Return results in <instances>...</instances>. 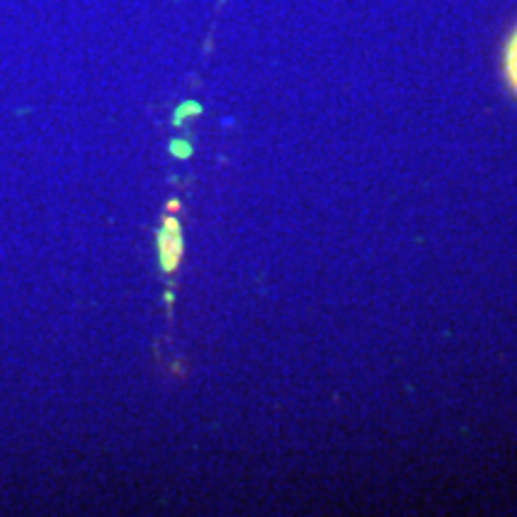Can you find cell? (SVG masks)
I'll return each instance as SVG.
<instances>
[{"label": "cell", "mask_w": 517, "mask_h": 517, "mask_svg": "<svg viewBox=\"0 0 517 517\" xmlns=\"http://www.w3.org/2000/svg\"><path fill=\"white\" fill-rule=\"evenodd\" d=\"M156 249H159V266L163 273H175L184 254L182 226L175 216L163 218V226L156 233Z\"/></svg>", "instance_id": "cell-1"}, {"label": "cell", "mask_w": 517, "mask_h": 517, "mask_svg": "<svg viewBox=\"0 0 517 517\" xmlns=\"http://www.w3.org/2000/svg\"><path fill=\"white\" fill-rule=\"evenodd\" d=\"M503 67H505V80H508L510 89L517 94V29L513 36L508 38V46H505L503 55Z\"/></svg>", "instance_id": "cell-2"}, {"label": "cell", "mask_w": 517, "mask_h": 517, "mask_svg": "<svg viewBox=\"0 0 517 517\" xmlns=\"http://www.w3.org/2000/svg\"><path fill=\"white\" fill-rule=\"evenodd\" d=\"M201 113V105L194 103V101H184L182 105H177L175 115H173V125L175 127H182L184 117H192V115H199Z\"/></svg>", "instance_id": "cell-3"}, {"label": "cell", "mask_w": 517, "mask_h": 517, "mask_svg": "<svg viewBox=\"0 0 517 517\" xmlns=\"http://www.w3.org/2000/svg\"><path fill=\"white\" fill-rule=\"evenodd\" d=\"M170 154L177 159H189L192 156V144L184 142V139H173L170 142Z\"/></svg>", "instance_id": "cell-4"}, {"label": "cell", "mask_w": 517, "mask_h": 517, "mask_svg": "<svg viewBox=\"0 0 517 517\" xmlns=\"http://www.w3.org/2000/svg\"><path fill=\"white\" fill-rule=\"evenodd\" d=\"M180 209V201L177 199H170V204H168V211H177Z\"/></svg>", "instance_id": "cell-5"}]
</instances>
